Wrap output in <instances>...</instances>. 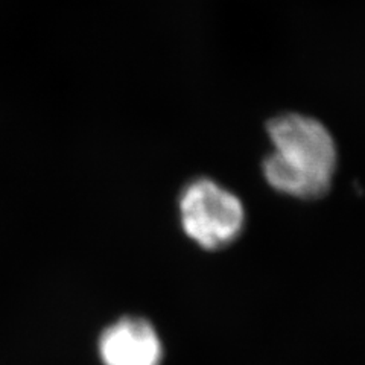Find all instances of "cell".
<instances>
[{
  "instance_id": "obj_1",
  "label": "cell",
  "mask_w": 365,
  "mask_h": 365,
  "mask_svg": "<svg viewBox=\"0 0 365 365\" xmlns=\"http://www.w3.org/2000/svg\"><path fill=\"white\" fill-rule=\"evenodd\" d=\"M272 151L262 174L279 193L299 200L323 197L332 185L338 153L326 125L300 113H284L267 123Z\"/></svg>"
},
{
  "instance_id": "obj_2",
  "label": "cell",
  "mask_w": 365,
  "mask_h": 365,
  "mask_svg": "<svg viewBox=\"0 0 365 365\" xmlns=\"http://www.w3.org/2000/svg\"><path fill=\"white\" fill-rule=\"evenodd\" d=\"M178 209L182 230L204 250H222L244 232L245 207L241 198L210 178L186 185Z\"/></svg>"
},
{
  "instance_id": "obj_3",
  "label": "cell",
  "mask_w": 365,
  "mask_h": 365,
  "mask_svg": "<svg viewBox=\"0 0 365 365\" xmlns=\"http://www.w3.org/2000/svg\"><path fill=\"white\" fill-rule=\"evenodd\" d=\"M99 353L104 365H160L163 347L150 322L125 317L102 332Z\"/></svg>"
}]
</instances>
